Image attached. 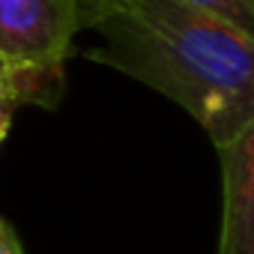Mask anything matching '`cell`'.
Listing matches in <instances>:
<instances>
[{
    "instance_id": "obj_3",
    "label": "cell",
    "mask_w": 254,
    "mask_h": 254,
    "mask_svg": "<svg viewBox=\"0 0 254 254\" xmlns=\"http://www.w3.org/2000/svg\"><path fill=\"white\" fill-rule=\"evenodd\" d=\"M218 254H254V120L224 147Z\"/></svg>"
},
{
    "instance_id": "obj_7",
    "label": "cell",
    "mask_w": 254,
    "mask_h": 254,
    "mask_svg": "<svg viewBox=\"0 0 254 254\" xmlns=\"http://www.w3.org/2000/svg\"><path fill=\"white\" fill-rule=\"evenodd\" d=\"M0 254H24L18 236L12 233V227H9L3 218H0Z\"/></svg>"
},
{
    "instance_id": "obj_4",
    "label": "cell",
    "mask_w": 254,
    "mask_h": 254,
    "mask_svg": "<svg viewBox=\"0 0 254 254\" xmlns=\"http://www.w3.org/2000/svg\"><path fill=\"white\" fill-rule=\"evenodd\" d=\"M183 3L206 15H215L254 39V0H183Z\"/></svg>"
},
{
    "instance_id": "obj_5",
    "label": "cell",
    "mask_w": 254,
    "mask_h": 254,
    "mask_svg": "<svg viewBox=\"0 0 254 254\" xmlns=\"http://www.w3.org/2000/svg\"><path fill=\"white\" fill-rule=\"evenodd\" d=\"M123 3H129V0H78V9H81V21L84 27H96L99 21H105L114 9H120Z\"/></svg>"
},
{
    "instance_id": "obj_2",
    "label": "cell",
    "mask_w": 254,
    "mask_h": 254,
    "mask_svg": "<svg viewBox=\"0 0 254 254\" xmlns=\"http://www.w3.org/2000/svg\"><path fill=\"white\" fill-rule=\"evenodd\" d=\"M78 30V0H0V78L21 105H57L63 60Z\"/></svg>"
},
{
    "instance_id": "obj_6",
    "label": "cell",
    "mask_w": 254,
    "mask_h": 254,
    "mask_svg": "<svg viewBox=\"0 0 254 254\" xmlns=\"http://www.w3.org/2000/svg\"><path fill=\"white\" fill-rule=\"evenodd\" d=\"M15 108H21L18 93H15L3 78H0V144H3V138H6V132H9V123H12Z\"/></svg>"
},
{
    "instance_id": "obj_1",
    "label": "cell",
    "mask_w": 254,
    "mask_h": 254,
    "mask_svg": "<svg viewBox=\"0 0 254 254\" xmlns=\"http://www.w3.org/2000/svg\"><path fill=\"white\" fill-rule=\"evenodd\" d=\"M87 51L189 111L215 150L254 120V39L183 0H129Z\"/></svg>"
}]
</instances>
